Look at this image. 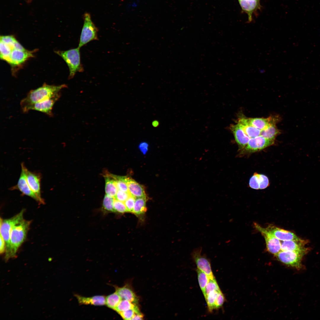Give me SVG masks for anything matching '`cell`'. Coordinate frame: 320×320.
<instances>
[{
  "label": "cell",
  "mask_w": 320,
  "mask_h": 320,
  "mask_svg": "<svg viewBox=\"0 0 320 320\" xmlns=\"http://www.w3.org/2000/svg\"><path fill=\"white\" fill-rule=\"evenodd\" d=\"M78 302L81 305H91L101 306L106 304V298L102 295H97L91 297H86L75 295Z\"/></svg>",
  "instance_id": "obj_21"
},
{
  "label": "cell",
  "mask_w": 320,
  "mask_h": 320,
  "mask_svg": "<svg viewBox=\"0 0 320 320\" xmlns=\"http://www.w3.org/2000/svg\"><path fill=\"white\" fill-rule=\"evenodd\" d=\"M276 124H271L261 131V135L265 138L275 140L278 135L279 134V130L277 128Z\"/></svg>",
  "instance_id": "obj_24"
},
{
  "label": "cell",
  "mask_w": 320,
  "mask_h": 320,
  "mask_svg": "<svg viewBox=\"0 0 320 320\" xmlns=\"http://www.w3.org/2000/svg\"><path fill=\"white\" fill-rule=\"evenodd\" d=\"M306 242L303 240L296 241L288 240L282 241L281 243V250L283 251H301L308 250L304 247Z\"/></svg>",
  "instance_id": "obj_18"
},
{
  "label": "cell",
  "mask_w": 320,
  "mask_h": 320,
  "mask_svg": "<svg viewBox=\"0 0 320 320\" xmlns=\"http://www.w3.org/2000/svg\"><path fill=\"white\" fill-rule=\"evenodd\" d=\"M148 146L147 143L145 142H143L140 144L139 147L142 151L145 153L147 151Z\"/></svg>",
  "instance_id": "obj_42"
},
{
  "label": "cell",
  "mask_w": 320,
  "mask_h": 320,
  "mask_svg": "<svg viewBox=\"0 0 320 320\" xmlns=\"http://www.w3.org/2000/svg\"><path fill=\"white\" fill-rule=\"evenodd\" d=\"M225 301V296L220 291L219 292L216 299L215 305V309L220 308L223 306Z\"/></svg>",
  "instance_id": "obj_38"
},
{
  "label": "cell",
  "mask_w": 320,
  "mask_h": 320,
  "mask_svg": "<svg viewBox=\"0 0 320 320\" xmlns=\"http://www.w3.org/2000/svg\"><path fill=\"white\" fill-rule=\"evenodd\" d=\"M146 197L136 198L132 213L137 215L144 214L147 211Z\"/></svg>",
  "instance_id": "obj_25"
},
{
  "label": "cell",
  "mask_w": 320,
  "mask_h": 320,
  "mask_svg": "<svg viewBox=\"0 0 320 320\" xmlns=\"http://www.w3.org/2000/svg\"><path fill=\"white\" fill-rule=\"evenodd\" d=\"M230 128L238 145L239 151L240 152L246 146L250 138L246 134L240 126L237 123L236 124L231 125Z\"/></svg>",
  "instance_id": "obj_14"
},
{
  "label": "cell",
  "mask_w": 320,
  "mask_h": 320,
  "mask_svg": "<svg viewBox=\"0 0 320 320\" xmlns=\"http://www.w3.org/2000/svg\"><path fill=\"white\" fill-rule=\"evenodd\" d=\"M0 41L5 46L3 60L12 67L19 66L33 57V52L25 49L12 36H1Z\"/></svg>",
  "instance_id": "obj_1"
},
{
  "label": "cell",
  "mask_w": 320,
  "mask_h": 320,
  "mask_svg": "<svg viewBox=\"0 0 320 320\" xmlns=\"http://www.w3.org/2000/svg\"><path fill=\"white\" fill-rule=\"evenodd\" d=\"M126 182L131 195L135 199L146 197L144 189L142 185L132 179L127 177Z\"/></svg>",
  "instance_id": "obj_17"
},
{
  "label": "cell",
  "mask_w": 320,
  "mask_h": 320,
  "mask_svg": "<svg viewBox=\"0 0 320 320\" xmlns=\"http://www.w3.org/2000/svg\"><path fill=\"white\" fill-rule=\"evenodd\" d=\"M258 176L260 181L259 189H264L268 186L269 182L267 177L265 175L259 174Z\"/></svg>",
  "instance_id": "obj_36"
},
{
  "label": "cell",
  "mask_w": 320,
  "mask_h": 320,
  "mask_svg": "<svg viewBox=\"0 0 320 320\" xmlns=\"http://www.w3.org/2000/svg\"><path fill=\"white\" fill-rule=\"evenodd\" d=\"M143 318V316L141 313H136L132 320H142Z\"/></svg>",
  "instance_id": "obj_43"
},
{
  "label": "cell",
  "mask_w": 320,
  "mask_h": 320,
  "mask_svg": "<svg viewBox=\"0 0 320 320\" xmlns=\"http://www.w3.org/2000/svg\"><path fill=\"white\" fill-rule=\"evenodd\" d=\"M131 195L129 193L118 190L114 198L117 200L124 202Z\"/></svg>",
  "instance_id": "obj_39"
},
{
  "label": "cell",
  "mask_w": 320,
  "mask_h": 320,
  "mask_svg": "<svg viewBox=\"0 0 320 320\" xmlns=\"http://www.w3.org/2000/svg\"><path fill=\"white\" fill-rule=\"evenodd\" d=\"M220 289L215 279H209L206 288V297L207 295L209 292L213 290Z\"/></svg>",
  "instance_id": "obj_34"
},
{
  "label": "cell",
  "mask_w": 320,
  "mask_h": 320,
  "mask_svg": "<svg viewBox=\"0 0 320 320\" xmlns=\"http://www.w3.org/2000/svg\"><path fill=\"white\" fill-rule=\"evenodd\" d=\"M266 228L268 231L280 241H299L302 240L294 233L273 225H269Z\"/></svg>",
  "instance_id": "obj_15"
},
{
  "label": "cell",
  "mask_w": 320,
  "mask_h": 320,
  "mask_svg": "<svg viewBox=\"0 0 320 320\" xmlns=\"http://www.w3.org/2000/svg\"><path fill=\"white\" fill-rule=\"evenodd\" d=\"M60 96L59 93L50 98L37 103L31 107L30 111L35 110L43 113L49 116H52L53 106Z\"/></svg>",
  "instance_id": "obj_12"
},
{
  "label": "cell",
  "mask_w": 320,
  "mask_h": 320,
  "mask_svg": "<svg viewBox=\"0 0 320 320\" xmlns=\"http://www.w3.org/2000/svg\"><path fill=\"white\" fill-rule=\"evenodd\" d=\"M80 49L79 47L64 51L56 52L65 62L69 68V78H73L77 72L83 71L81 63Z\"/></svg>",
  "instance_id": "obj_4"
},
{
  "label": "cell",
  "mask_w": 320,
  "mask_h": 320,
  "mask_svg": "<svg viewBox=\"0 0 320 320\" xmlns=\"http://www.w3.org/2000/svg\"><path fill=\"white\" fill-rule=\"evenodd\" d=\"M114 198L106 194L105 195L103 203V207L104 210L108 212H114Z\"/></svg>",
  "instance_id": "obj_31"
},
{
  "label": "cell",
  "mask_w": 320,
  "mask_h": 320,
  "mask_svg": "<svg viewBox=\"0 0 320 320\" xmlns=\"http://www.w3.org/2000/svg\"><path fill=\"white\" fill-rule=\"evenodd\" d=\"M201 247L195 249L191 253L192 258L196 264L197 269L204 273L209 279L215 278L212 270L210 260L205 254H201Z\"/></svg>",
  "instance_id": "obj_8"
},
{
  "label": "cell",
  "mask_w": 320,
  "mask_h": 320,
  "mask_svg": "<svg viewBox=\"0 0 320 320\" xmlns=\"http://www.w3.org/2000/svg\"><path fill=\"white\" fill-rule=\"evenodd\" d=\"M221 291L215 290L209 292L206 295V301L209 311L211 313L215 309L216 299L219 292Z\"/></svg>",
  "instance_id": "obj_27"
},
{
  "label": "cell",
  "mask_w": 320,
  "mask_h": 320,
  "mask_svg": "<svg viewBox=\"0 0 320 320\" xmlns=\"http://www.w3.org/2000/svg\"><path fill=\"white\" fill-rule=\"evenodd\" d=\"M114 212L120 213H123L127 212L124 202L115 199L113 203Z\"/></svg>",
  "instance_id": "obj_33"
},
{
  "label": "cell",
  "mask_w": 320,
  "mask_h": 320,
  "mask_svg": "<svg viewBox=\"0 0 320 320\" xmlns=\"http://www.w3.org/2000/svg\"><path fill=\"white\" fill-rule=\"evenodd\" d=\"M112 176L115 180L116 185L118 190L129 193L127 185L126 182L127 177L124 176H117L113 175H112Z\"/></svg>",
  "instance_id": "obj_30"
},
{
  "label": "cell",
  "mask_w": 320,
  "mask_h": 320,
  "mask_svg": "<svg viewBox=\"0 0 320 320\" xmlns=\"http://www.w3.org/2000/svg\"><path fill=\"white\" fill-rule=\"evenodd\" d=\"M66 87L65 84L55 85L44 83L41 86L31 90L20 101L22 111L24 113L28 112L31 107L35 103L55 96Z\"/></svg>",
  "instance_id": "obj_2"
},
{
  "label": "cell",
  "mask_w": 320,
  "mask_h": 320,
  "mask_svg": "<svg viewBox=\"0 0 320 320\" xmlns=\"http://www.w3.org/2000/svg\"><path fill=\"white\" fill-rule=\"evenodd\" d=\"M115 287L116 292L122 299L126 300L137 304L138 299L130 287L127 285L120 287L116 286Z\"/></svg>",
  "instance_id": "obj_20"
},
{
  "label": "cell",
  "mask_w": 320,
  "mask_h": 320,
  "mask_svg": "<svg viewBox=\"0 0 320 320\" xmlns=\"http://www.w3.org/2000/svg\"><path fill=\"white\" fill-rule=\"evenodd\" d=\"M255 227L264 237L268 251L276 255L281 250V243L279 239L270 232L266 228L258 224H254Z\"/></svg>",
  "instance_id": "obj_9"
},
{
  "label": "cell",
  "mask_w": 320,
  "mask_h": 320,
  "mask_svg": "<svg viewBox=\"0 0 320 320\" xmlns=\"http://www.w3.org/2000/svg\"><path fill=\"white\" fill-rule=\"evenodd\" d=\"M24 209L13 217L6 219L0 218V235L4 239L6 244L5 252L8 249L10 234L13 227L23 219Z\"/></svg>",
  "instance_id": "obj_7"
},
{
  "label": "cell",
  "mask_w": 320,
  "mask_h": 320,
  "mask_svg": "<svg viewBox=\"0 0 320 320\" xmlns=\"http://www.w3.org/2000/svg\"><path fill=\"white\" fill-rule=\"evenodd\" d=\"M135 199L134 197L131 195L124 202L128 212L132 213Z\"/></svg>",
  "instance_id": "obj_37"
},
{
  "label": "cell",
  "mask_w": 320,
  "mask_h": 320,
  "mask_svg": "<svg viewBox=\"0 0 320 320\" xmlns=\"http://www.w3.org/2000/svg\"><path fill=\"white\" fill-rule=\"evenodd\" d=\"M84 24L78 47L80 48L89 42L98 40V29L92 21L90 15L85 13L83 15Z\"/></svg>",
  "instance_id": "obj_5"
},
{
  "label": "cell",
  "mask_w": 320,
  "mask_h": 320,
  "mask_svg": "<svg viewBox=\"0 0 320 320\" xmlns=\"http://www.w3.org/2000/svg\"><path fill=\"white\" fill-rule=\"evenodd\" d=\"M0 252L1 254L3 253L6 251V244L5 240L1 235L0 236Z\"/></svg>",
  "instance_id": "obj_40"
},
{
  "label": "cell",
  "mask_w": 320,
  "mask_h": 320,
  "mask_svg": "<svg viewBox=\"0 0 320 320\" xmlns=\"http://www.w3.org/2000/svg\"><path fill=\"white\" fill-rule=\"evenodd\" d=\"M278 118L273 116L267 118H246L247 121L250 125L262 130L271 124H276L278 121Z\"/></svg>",
  "instance_id": "obj_16"
},
{
  "label": "cell",
  "mask_w": 320,
  "mask_h": 320,
  "mask_svg": "<svg viewBox=\"0 0 320 320\" xmlns=\"http://www.w3.org/2000/svg\"><path fill=\"white\" fill-rule=\"evenodd\" d=\"M31 221L24 219L12 228L10 234L9 246L6 252L7 260L14 257L19 247L25 240Z\"/></svg>",
  "instance_id": "obj_3"
},
{
  "label": "cell",
  "mask_w": 320,
  "mask_h": 320,
  "mask_svg": "<svg viewBox=\"0 0 320 320\" xmlns=\"http://www.w3.org/2000/svg\"><path fill=\"white\" fill-rule=\"evenodd\" d=\"M258 174L257 173H254L250 179L249 186L253 189L256 190L259 189L260 181Z\"/></svg>",
  "instance_id": "obj_35"
},
{
  "label": "cell",
  "mask_w": 320,
  "mask_h": 320,
  "mask_svg": "<svg viewBox=\"0 0 320 320\" xmlns=\"http://www.w3.org/2000/svg\"><path fill=\"white\" fill-rule=\"evenodd\" d=\"M274 142V140L266 139L261 136L251 138L246 146L239 152V154L259 151L273 145Z\"/></svg>",
  "instance_id": "obj_10"
},
{
  "label": "cell",
  "mask_w": 320,
  "mask_h": 320,
  "mask_svg": "<svg viewBox=\"0 0 320 320\" xmlns=\"http://www.w3.org/2000/svg\"><path fill=\"white\" fill-rule=\"evenodd\" d=\"M308 251H281L276 256L283 263L300 269L303 267L301 263L303 257Z\"/></svg>",
  "instance_id": "obj_6"
},
{
  "label": "cell",
  "mask_w": 320,
  "mask_h": 320,
  "mask_svg": "<svg viewBox=\"0 0 320 320\" xmlns=\"http://www.w3.org/2000/svg\"><path fill=\"white\" fill-rule=\"evenodd\" d=\"M25 170L26 179L29 187L39 199V203H44L41 194L40 174L29 171L25 166Z\"/></svg>",
  "instance_id": "obj_13"
},
{
  "label": "cell",
  "mask_w": 320,
  "mask_h": 320,
  "mask_svg": "<svg viewBox=\"0 0 320 320\" xmlns=\"http://www.w3.org/2000/svg\"><path fill=\"white\" fill-rule=\"evenodd\" d=\"M141 313L138 307L119 313L124 320H132L136 313Z\"/></svg>",
  "instance_id": "obj_32"
},
{
  "label": "cell",
  "mask_w": 320,
  "mask_h": 320,
  "mask_svg": "<svg viewBox=\"0 0 320 320\" xmlns=\"http://www.w3.org/2000/svg\"><path fill=\"white\" fill-rule=\"evenodd\" d=\"M237 123L239 124L244 133L250 139L261 136L262 130L250 125L247 121L246 118L239 117L237 120Z\"/></svg>",
  "instance_id": "obj_19"
},
{
  "label": "cell",
  "mask_w": 320,
  "mask_h": 320,
  "mask_svg": "<svg viewBox=\"0 0 320 320\" xmlns=\"http://www.w3.org/2000/svg\"><path fill=\"white\" fill-rule=\"evenodd\" d=\"M122 299L115 292L107 296L106 298V304L109 308L114 310Z\"/></svg>",
  "instance_id": "obj_29"
},
{
  "label": "cell",
  "mask_w": 320,
  "mask_h": 320,
  "mask_svg": "<svg viewBox=\"0 0 320 320\" xmlns=\"http://www.w3.org/2000/svg\"><path fill=\"white\" fill-rule=\"evenodd\" d=\"M138 5V4L131 1L127 6V9L129 11H133L137 7Z\"/></svg>",
  "instance_id": "obj_41"
},
{
  "label": "cell",
  "mask_w": 320,
  "mask_h": 320,
  "mask_svg": "<svg viewBox=\"0 0 320 320\" xmlns=\"http://www.w3.org/2000/svg\"><path fill=\"white\" fill-rule=\"evenodd\" d=\"M21 174L16 185L11 188V190H18L22 194L29 196L39 202V199L31 190L28 183L25 170V166L21 164Z\"/></svg>",
  "instance_id": "obj_11"
},
{
  "label": "cell",
  "mask_w": 320,
  "mask_h": 320,
  "mask_svg": "<svg viewBox=\"0 0 320 320\" xmlns=\"http://www.w3.org/2000/svg\"><path fill=\"white\" fill-rule=\"evenodd\" d=\"M196 271L199 286L205 299L206 288L209 278L204 273L200 270L197 269Z\"/></svg>",
  "instance_id": "obj_26"
},
{
  "label": "cell",
  "mask_w": 320,
  "mask_h": 320,
  "mask_svg": "<svg viewBox=\"0 0 320 320\" xmlns=\"http://www.w3.org/2000/svg\"><path fill=\"white\" fill-rule=\"evenodd\" d=\"M138 307L137 304L126 300L122 299L114 309L118 313Z\"/></svg>",
  "instance_id": "obj_28"
},
{
  "label": "cell",
  "mask_w": 320,
  "mask_h": 320,
  "mask_svg": "<svg viewBox=\"0 0 320 320\" xmlns=\"http://www.w3.org/2000/svg\"><path fill=\"white\" fill-rule=\"evenodd\" d=\"M238 0L242 9L248 14L249 21H251L252 13L259 7L260 0Z\"/></svg>",
  "instance_id": "obj_22"
},
{
  "label": "cell",
  "mask_w": 320,
  "mask_h": 320,
  "mask_svg": "<svg viewBox=\"0 0 320 320\" xmlns=\"http://www.w3.org/2000/svg\"><path fill=\"white\" fill-rule=\"evenodd\" d=\"M105 180L106 194L114 198L118 190L115 179L111 174L106 175Z\"/></svg>",
  "instance_id": "obj_23"
}]
</instances>
